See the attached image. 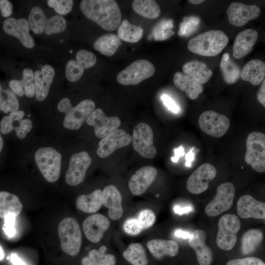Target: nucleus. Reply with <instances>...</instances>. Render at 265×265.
Returning a JSON list of instances; mask_svg holds the SVG:
<instances>
[{
    "mask_svg": "<svg viewBox=\"0 0 265 265\" xmlns=\"http://www.w3.org/2000/svg\"><path fill=\"white\" fill-rule=\"evenodd\" d=\"M238 217L232 214H226L219 219L218 230L216 238V243L220 249L231 250L237 240V233L240 228Z\"/></svg>",
    "mask_w": 265,
    "mask_h": 265,
    "instance_id": "obj_7",
    "label": "nucleus"
},
{
    "mask_svg": "<svg viewBox=\"0 0 265 265\" xmlns=\"http://www.w3.org/2000/svg\"><path fill=\"white\" fill-rule=\"evenodd\" d=\"M103 205L102 191L94 190L88 195H80L76 200V207L80 211L86 213H94L98 211Z\"/></svg>",
    "mask_w": 265,
    "mask_h": 265,
    "instance_id": "obj_29",
    "label": "nucleus"
},
{
    "mask_svg": "<svg viewBox=\"0 0 265 265\" xmlns=\"http://www.w3.org/2000/svg\"><path fill=\"white\" fill-rule=\"evenodd\" d=\"M188 1L193 4H200L204 1V0H189Z\"/></svg>",
    "mask_w": 265,
    "mask_h": 265,
    "instance_id": "obj_61",
    "label": "nucleus"
},
{
    "mask_svg": "<svg viewBox=\"0 0 265 265\" xmlns=\"http://www.w3.org/2000/svg\"><path fill=\"white\" fill-rule=\"evenodd\" d=\"M229 39L220 30H211L191 39L187 44L188 50L193 53L205 56H214L226 47Z\"/></svg>",
    "mask_w": 265,
    "mask_h": 265,
    "instance_id": "obj_2",
    "label": "nucleus"
},
{
    "mask_svg": "<svg viewBox=\"0 0 265 265\" xmlns=\"http://www.w3.org/2000/svg\"><path fill=\"white\" fill-rule=\"evenodd\" d=\"M157 175L158 171L154 167L146 166L139 168L129 182L131 192L136 196L142 194L154 182Z\"/></svg>",
    "mask_w": 265,
    "mask_h": 265,
    "instance_id": "obj_19",
    "label": "nucleus"
},
{
    "mask_svg": "<svg viewBox=\"0 0 265 265\" xmlns=\"http://www.w3.org/2000/svg\"><path fill=\"white\" fill-rule=\"evenodd\" d=\"M193 153L192 151H190L189 153H187L186 155V165L187 166H190V163L191 161L193 160Z\"/></svg>",
    "mask_w": 265,
    "mask_h": 265,
    "instance_id": "obj_60",
    "label": "nucleus"
},
{
    "mask_svg": "<svg viewBox=\"0 0 265 265\" xmlns=\"http://www.w3.org/2000/svg\"><path fill=\"white\" fill-rule=\"evenodd\" d=\"M23 209V205L16 195L6 191H0V218H4L10 214L18 215Z\"/></svg>",
    "mask_w": 265,
    "mask_h": 265,
    "instance_id": "obj_31",
    "label": "nucleus"
},
{
    "mask_svg": "<svg viewBox=\"0 0 265 265\" xmlns=\"http://www.w3.org/2000/svg\"><path fill=\"white\" fill-rule=\"evenodd\" d=\"M237 213L242 218H265V203L250 195L241 196L237 202Z\"/></svg>",
    "mask_w": 265,
    "mask_h": 265,
    "instance_id": "obj_20",
    "label": "nucleus"
},
{
    "mask_svg": "<svg viewBox=\"0 0 265 265\" xmlns=\"http://www.w3.org/2000/svg\"><path fill=\"white\" fill-rule=\"evenodd\" d=\"M137 219L142 229L145 230L154 225L156 217L153 211L150 209H144L139 212Z\"/></svg>",
    "mask_w": 265,
    "mask_h": 265,
    "instance_id": "obj_45",
    "label": "nucleus"
},
{
    "mask_svg": "<svg viewBox=\"0 0 265 265\" xmlns=\"http://www.w3.org/2000/svg\"><path fill=\"white\" fill-rule=\"evenodd\" d=\"M9 85L12 91L18 96L22 97L24 95V88L21 80H11Z\"/></svg>",
    "mask_w": 265,
    "mask_h": 265,
    "instance_id": "obj_53",
    "label": "nucleus"
},
{
    "mask_svg": "<svg viewBox=\"0 0 265 265\" xmlns=\"http://www.w3.org/2000/svg\"><path fill=\"white\" fill-rule=\"evenodd\" d=\"M109 226L110 222L106 216L97 213L85 219L82 224V229L86 238L90 241L97 243L103 238Z\"/></svg>",
    "mask_w": 265,
    "mask_h": 265,
    "instance_id": "obj_18",
    "label": "nucleus"
},
{
    "mask_svg": "<svg viewBox=\"0 0 265 265\" xmlns=\"http://www.w3.org/2000/svg\"><path fill=\"white\" fill-rule=\"evenodd\" d=\"M36 163L45 180L57 181L61 173L62 156L52 147L39 148L34 155Z\"/></svg>",
    "mask_w": 265,
    "mask_h": 265,
    "instance_id": "obj_5",
    "label": "nucleus"
},
{
    "mask_svg": "<svg viewBox=\"0 0 265 265\" xmlns=\"http://www.w3.org/2000/svg\"><path fill=\"white\" fill-rule=\"evenodd\" d=\"M3 29L6 33L17 38L26 48L34 47V41L29 33L30 27L26 19L8 18L3 24Z\"/></svg>",
    "mask_w": 265,
    "mask_h": 265,
    "instance_id": "obj_17",
    "label": "nucleus"
},
{
    "mask_svg": "<svg viewBox=\"0 0 265 265\" xmlns=\"http://www.w3.org/2000/svg\"><path fill=\"white\" fill-rule=\"evenodd\" d=\"M25 115V112L23 110H17L15 112H10L9 114L10 118L13 121H18L22 120Z\"/></svg>",
    "mask_w": 265,
    "mask_h": 265,
    "instance_id": "obj_55",
    "label": "nucleus"
},
{
    "mask_svg": "<svg viewBox=\"0 0 265 265\" xmlns=\"http://www.w3.org/2000/svg\"><path fill=\"white\" fill-rule=\"evenodd\" d=\"M132 137L133 147L141 156L147 159L156 156L157 149L154 145L153 132L148 124H137L133 129Z\"/></svg>",
    "mask_w": 265,
    "mask_h": 265,
    "instance_id": "obj_10",
    "label": "nucleus"
},
{
    "mask_svg": "<svg viewBox=\"0 0 265 265\" xmlns=\"http://www.w3.org/2000/svg\"><path fill=\"white\" fill-rule=\"evenodd\" d=\"M47 20L43 10L40 7L35 6L31 9L27 22L34 33L40 34L45 29Z\"/></svg>",
    "mask_w": 265,
    "mask_h": 265,
    "instance_id": "obj_38",
    "label": "nucleus"
},
{
    "mask_svg": "<svg viewBox=\"0 0 265 265\" xmlns=\"http://www.w3.org/2000/svg\"><path fill=\"white\" fill-rule=\"evenodd\" d=\"M91 159L85 151L73 155L70 159L68 169L65 175L67 184L76 186L85 179L86 171L91 163Z\"/></svg>",
    "mask_w": 265,
    "mask_h": 265,
    "instance_id": "obj_13",
    "label": "nucleus"
},
{
    "mask_svg": "<svg viewBox=\"0 0 265 265\" xmlns=\"http://www.w3.org/2000/svg\"><path fill=\"white\" fill-rule=\"evenodd\" d=\"M58 234L62 250L67 254L75 256L80 252L82 235L77 221L72 217H66L58 226Z\"/></svg>",
    "mask_w": 265,
    "mask_h": 265,
    "instance_id": "obj_4",
    "label": "nucleus"
},
{
    "mask_svg": "<svg viewBox=\"0 0 265 265\" xmlns=\"http://www.w3.org/2000/svg\"><path fill=\"white\" fill-rule=\"evenodd\" d=\"M13 5L7 0H0V10L3 17H9L12 13Z\"/></svg>",
    "mask_w": 265,
    "mask_h": 265,
    "instance_id": "obj_51",
    "label": "nucleus"
},
{
    "mask_svg": "<svg viewBox=\"0 0 265 265\" xmlns=\"http://www.w3.org/2000/svg\"><path fill=\"white\" fill-rule=\"evenodd\" d=\"M19 107L15 93L9 89H3L0 84V109L7 113L17 111Z\"/></svg>",
    "mask_w": 265,
    "mask_h": 265,
    "instance_id": "obj_39",
    "label": "nucleus"
},
{
    "mask_svg": "<svg viewBox=\"0 0 265 265\" xmlns=\"http://www.w3.org/2000/svg\"><path fill=\"white\" fill-rule=\"evenodd\" d=\"M161 99L164 105L171 111L174 113H178L179 110V106L175 102L167 95L164 94L161 97Z\"/></svg>",
    "mask_w": 265,
    "mask_h": 265,
    "instance_id": "obj_52",
    "label": "nucleus"
},
{
    "mask_svg": "<svg viewBox=\"0 0 265 265\" xmlns=\"http://www.w3.org/2000/svg\"><path fill=\"white\" fill-rule=\"evenodd\" d=\"M143 33V29L141 26L132 25L127 20L121 22L117 28V36L120 40L129 43L138 42Z\"/></svg>",
    "mask_w": 265,
    "mask_h": 265,
    "instance_id": "obj_36",
    "label": "nucleus"
},
{
    "mask_svg": "<svg viewBox=\"0 0 265 265\" xmlns=\"http://www.w3.org/2000/svg\"><path fill=\"white\" fill-rule=\"evenodd\" d=\"M95 108L94 102L89 99L83 100L76 106H73L68 98H63L57 106L58 110L65 114L64 127L72 130L79 129Z\"/></svg>",
    "mask_w": 265,
    "mask_h": 265,
    "instance_id": "obj_3",
    "label": "nucleus"
},
{
    "mask_svg": "<svg viewBox=\"0 0 265 265\" xmlns=\"http://www.w3.org/2000/svg\"><path fill=\"white\" fill-rule=\"evenodd\" d=\"M198 125L205 133L214 137H220L228 131L230 122L225 115L212 110H207L199 116Z\"/></svg>",
    "mask_w": 265,
    "mask_h": 265,
    "instance_id": "obj_11",
    "label": "nucleus"
},
{
    "mask_svg": "<svg viewBox=\"0 0 265 265\" xmlns=\"http://www.w3.org/2000/svg\"><path fill=\"white\" fill-rule=\"evenodd\" d=\"M132 140V136L122 129L102 138L98 143L97 154L102 158H106L118 149L129 145Z\"/></svg>",
    "mask_w": 265,
    "mask_h": 265,
    "instance_id": "obj_16",
    "label": "nucleus"
},
{
    "mask_svg": "<svg viewBox=\"0 0 265 265\" xmlns=\"http://www.w3.org/2000/svg\"><path fill=\"white\" fill-rule=\"evenodd\" d=\"M265 63L259 59L247 62L241 70L240 77L253 85L260 84L265 80Z\"/></svg>",
    "mask_w": 265,
    "mask_h": 265,
    "instance_id": "obj_26",
    "label": "nucleus"
},
{
    "mask_svg": "<svg viewBox=\"0 0 265 265\" xmlns=\"http://www.w3.org/2000/svg\"><path fill=\"white\" fill-rule=\"evenodd\" d=\"M174 234L176 236L183 238H188L190 235V234L188 232L184 231L181 229H177Z\"/></svg>",
    "mask_w": 265,
    "mask_h": 265,
    "instance_id": "obj_59",
    "label": "nucleus"
},
{
    "mask_svg": "<svg viewBox=\"0 0 265 265\" xmlns=\"http://www.w3.org/2000/svg\"><path fill=\"white\" fill-rule=\"evenodd\" d=\"M132 7L135 13L147 19H155L160 14L159 5L153 0H134Z\"/></svg>",
    "mask_w": 265,
    "mask_h": 265,
    "instance_id": "obj_35",
    "label": "nucleus"
},
{
    "mask_svg": "<svg viewBox=\"0 0 265 265\" xmlns=\"http://www.w3.org/2000/svg\"><path fill=\"white\" fill-rule=\"evenodd\" d=\"M76 60L85 69L93 67L96 63L97 58L92 52L81 50L76 54Z\"/></svg>",
    "mask_w": 265,
    "mask_h": 265,
    "instance_id": "obj_43",
    "label": "nucleus"
},
{
    "mask_svg": "<svg viewBox=\"0 0 265 265\" xmlns=\"http://www.w3.org/2000/svg\"><path fill=\"white\" fill-rule=\"evenodd\" d=\"M122 44L118 36L113 33H107L98 38L94 43V49L101 54L110 56Z\"/></svg>",
    "mask_w": 265,
    "mask_h": 265,
    "instance_id": "obj_32",
    "label": "nucleus"
},
{
    "mask_svg": "<svg viewBox=\"0 0 265 265\" xmlns=\"http://www.w3.org/2000/svg\"><path fill=\"white\" fill-rule=\"evenodd\" d=\"M184 74L191 77L200 84L207 82L213 75L206 64L199 60H192L183 66Z\"/></svg>",
    "mask_w": 265,
    "mask_h": 265,
    "instance_id": "obj_28",
    "label": "nucleus"
},
{
    "mask_svg": "<svg viewBox=\"0 0 265 265\" xmlns=\"http://www.w3.org/2000/svg\"><path fill=\"white\" fill-rule=\"evenodd\" d=\"M123 229L125 233L131 236L137 235L143 230L138 219L135 218L127 219L124 223Z\"/></svg>",
    "mask_w": 265,
    "mask_h": 265,
    "instance_id": "obj_46",
    "label": "nucleus"
},
{
    "mask_svg": "<svg viewBox=\"0 0 265 265\" xmlns=\"http://www.w3.org/2000/svg\"><path fill=\"white\" fill-rule=\"evenodd\" d=\"M155 72V67L151 62L146 59H139L120 72L116 80L124 85H137L152 77Z\"/></svg>",
    "mask_w": 265,
    "mask_h": 265,
    "instance_id": "obj_8",
    "label": "nucleus"
},
{
    "mask_svg": "<svg viewBox=\"0 0 265 265\" xmlns=\"http://www.w3.org/2000/svg\"><path fill=\"white\" fill-rule=\"evenodd\" d=\"M13 120L9 116H5L0 121V132L4 134H7L14 130L15 126L13 125Z\"/></svg>",
    "mask_w": 265,
    "mask_h": 265,
    "instance_id": "obj_50",
    "label": "nucleus"
},
{
    "mask_svg": "<svg viewBox=\"0 0 265 265\" xmlns=\"http://www.w3.org/2000/svg\"><path fill=\"white\" fill-rule=\"evenodd\" d=\"M216 170L214 166L206 163L196 169L188 177L186 184L188 191L198 194L206 191L209 183L216 177Z\"/></svg>",
    "mask_w": 265,
    "mask_h": 265,
    "instance_id": "obj_14",
    "label": "nucleus"
},
{
    "mask_svg": "<svg viewBox=\"0 0 265 265\" xmlns=\"http://www.w3.org/2000/svg\"><path fill=\"white\" fill-rule=\"evenodd\" d=\"M226 265H265V264L259 258L249 257L231 260L227 263Z\"/></svg>",
    "mask_w": 265,
    "mask_h": 265,
    "instance_id": "obj_49",
    "label": "nucleus"
},
{
    "mask_svg": "<svg viewBox=\"0 0 265 265\" xmlns=\"http://www.w3.org/2000/svg\"><path fill=\"white\" fill-rule=\"evenodd\" d=\"M16 216L10 214L4 218V223L2 229L8 238H13L16 234Z\"/></svg>",
    "mask_w": 265,
    "mask_h": 265,
    "instance_id": "obj_48",
    "label": "nucleus"
},
{
    "mask_svg": "<svg viewBox=\"0 0 265 265\" xmlns=\"http://www.w3.org/2000/svg\"><path fill=\"white\" fill-rule=\"evenodd\" d=\"M19 125L15 126V129L17 137L19 139H23L29 132L32 128V122L29 119H22L18 121Z\"/></svg>",
    "mask_w": 265,
    "mask_h": 265,
    "instance_id": "obj_47",
    "label": "nucleus"
},
{
    "mask_svg": "<svg viewBox=\"0 0 265 265\" xmlns=\"http://www.w3.org/2000/svg\"><path fill=\"white\" fill-rule=\"evenodd\" d=\"M236 189L234 185L229 182L220 184L216 189V194L207 205L206 214L211 217L217 216L228 211L232 206Z\"/></svg>",
    "mask_w": 265,
    "mask_h": 265,
    "instance_id": "obj_9",
    "label": "nucleus"
},
{
    "mask_svg": "<svg viewBox=\"0 0 265 265\" xmlns=\"http://www.w3.org/2000/svg\"><path fill=\"white\" fill-rule=\"evenodd\" d=\"M3 147V139L0 134V153L1 152Z\"/></svg>",
    "mask_w": 265,
    "mask_h": 265,
    "instance_id": "obj_63",
    "label": "nucleus"
},
{
    "mask_svg": "<svg viewBox=\"0 0 265 265\" xmlns=\"http://www.w3.org/2000/svg\"><path fill=\"white\" fill-rule=\"evenodd\" d=\"M245 162L259 173L265 171V135L259 132H253L247 136Z\"/></svg>",
    "mask_w": 265,
    "mask_h": 265,
    "instance_id": "obj_6",
    "label": "nucleus"
},
{
    "mask_svg": "<svg viewBox=\"0 0 265 265\" xmlns=\"http://www.w3.org/2000/svg\"><path fill=\"white\" fill-rule=\"evenodd\" d=\"M147 247L153 257L157 260H160L165 256H176L179 248L176 241L161 239H154L148 241Z\"/></svg>",
    "mask_w": 265,
    "mask_h": 265,
    "instance_id": "obj_25",
    "label": "nucleus"
},
{
    "mask_svg": "<svg viewBox=\"0 0 265 265\" xmlns=\"http://www.w3.org/2000/svg\"><path fill=\"white\" fill-rule=\"evenodd\" d=\"M84 69L74 59L68 61L65 69V75L67 79L70 82H76L82 77Z\"/></svg>",
    "mask_w": 265,
    "mask_h": 265,
    "instance_id": "obj_41",
    "label": "nucleus"
},
{
    "mask_svg": "<svg viewBox=\"0 0 265 265\" xmlns=\"http://www.w3.org/2000/svg\"><path fill=\"white\" fill-rule=\"evenodd\" d=\"M102 203L108 209V214L111 219L117 220L121 218L123 212L122 196L115 186L109 185L104 188Z\"/></svg>",
    "mask_w": 265,
    "mask_h": 265,
    "instance_id": "obj_22",
    "label": "nucleus"
},
{
    "mask_svg": "<svg viewBox=\"0 0 265 265\" xmlns=\"http://www.w3.org/2000/svg\"><path fill=\"white\" fill-rule=\"evenodd\" d=\"M175 85L191 100L196 99L204 90V87L191 77L180 72H176L173 77Z\"/></svg>",
    "mask_w": 265,
    "mask_h": 265,
    "instance_id": "obj_27",
    "label": "nucleus"
},
{
    "mask_svg": "<svg viewBox=\"0 0 265 265\" xmlns=\"http://www.w3.org/2000/svg\"><path fill=\"white\" fill-rule=\"evenodd\" d=\"M175 153V156L171 158V160L173 162H177L179 158L184 156L185 154L184 149L182 145L180 146L178 148L174 150Z\"/></svg>",
    "mask_w": 265,
    "mask_h": 265,
    "instance_id": "obj_56",
    "label": "nucleus"
},
{
    "mask_svg": "<svg viewBox=\"0 0 265 265\" xmlns=\"http://www.w3.org/2000/svg\"><path fill=\"white\" fill-rule=\"evenodd\" d=\"M10 261L13 265H26L25 262L15 253L11 254L10 256Z\"/></svg>",
    "mask_w": 265,
    "mask_h": 265,
    "instance_id": "obj_57",
    "label": "nucleus"
},
{
    "mask_svg": "<svg viewBox=\"0 0 265 265\" xmlns=\"http://www.w3.org/2000/svg\"><path fill=\"white\" fill-rule=\"evenodd\" d=\"M257 99L259 102L265 107V80L262 82V84L257 93Z\"/></svg>",
    "mask_w": 265,
    "mask_h": 265,
    "instance_id": "obj_54",
    "label": "nucleus"
},
{
    "mask_svg": "<svg viewBox=\"0 0 265 265\" xmlns=\"http://www.w3.org/2000/svg\"><path fill=\"white\" fill-rule=\"evenodd\" d=\"M24 88V94L28 98H32L35 94L34 73L30 68H25L20 80Z\"/></svg>",
    "mask_w": 265,
    "mask_h": 265,
    "instance_id": "obj_42",
    "label": "nucleus"
},
{
    "mask_svg": "<svg viewBox=\"0 0 265 265\" xmlns=\"http://www.w3.org/2000/svg\"><path fill=\"white\" fill-rule=\"evenodd\" d=\"M261 9L256 5H246L241 2H233L229 5L227 14L229 23L236 26L240 27L249 21L257 18Z\"/></svg>",
    "mask_w": 265,
    "mask_h": 265,
    "instance_id": "obj_15",
    "label": "nucleus"
},
{
    "mask_svg": "<svg viewBox=\"0 0 265 265\" xmlns=\"http://www.w3.org/2000/svg\"><path fill=\"white\" fill-rule=\"evenodd\" d=\"M205 231L196 230L188 238L189 245L194 250L199 265H210L212 261V253L206 243Z\"/></svg>",
    "mask_w": 265,
    "mask_h": 265,
    "instance_id": "obj_21",
    "label": "nucleus"
},
{
    "mask_svg": "<svg viewBox=\"0 0 265 265\" xmlns=\"http://www.w3.org/2000/svg\"><path fill=\"white\" fill-rule=\"evenodd\" d=\"M220 68L223 78L227 84L235 83L240 77V67L230 58L228 53L223 54Z\"/></svg>",
    "mask_w": 265,
    "mask_h": 265,
    "instance_id": "obj_34",
    "label": "nucleus"
},
{
    "mask_svg": "<svg viewBox=\"0 0 265 265\" xmlns=\"http://www.w3.org/2000/svg\"><path fill=\"white\" fill-rule=\"evenodd\" d=\"M80 8L86 17L106 30L114 31L121 23V11L114 0H83Z\"/></svg>",
    "mask_w": 265,
    "mask_h": 265,
    "instance_id": "obj_1",
    "label": "nucleus"
},
{
    "mask_svg": "<svg viewBox=\"0 0 265 265\" xmlns=\"http://www.w3.org/2000/svg\"><path fill=\"white\" fill-rule=\"evenodd\" d=\"M258 37L257 31L248 28L240 32L236 36L233 48V56L240 59L250 53Z\"/></svg>",
    "mask_w": 265,
    "mask_h": 265,
    "instance_id": "obj_24",
    "label": "nucleus"
},
{
    "mask_svg": "<svg viewBox=\"0 0 265 265\" xmlns=\"http://www.w3.org/2000/svg\"><path fill=\"white\" fill-rule=\"evenodd\" d=\"M48 5L59 15H66L71 11L74 1L72 0H49Z\"/></svg>",
    "mask_w": 265,
    "mask_h": 265,
    "instance_id": "obj_44",
    "label": "nucleus"
},
{
    "mask_svg": "<svg viewBox=\"0 0 265 265\" xmlns=\"http://www.w3.org/2000/svg\"><path fill=\"white\" fill-rule=\"evenodd\" d=\"M4 252L2 250V248L0 246V260H2L4 258Z\"/></svg>",
    "mask_w": 265,
    "mask_h": 265,
    "instance_id": "obj_62",
    "label": "nucleus"
},
{
    "mask_svg": "<svg viewBox=\"0 0 265 265\" xmlns=\"http://www.w3.org/2000/svg\"><path fill=\"white\" fill-rule=\"evenodd\" d=\"M122 256L131 265H149L147 254L142 245L139 243L130 244L124 251Z\"/></svg>",
    "mask_w": 265,
    "mask_h": 265,
    "instance_id": "obj_33",
    "label": "nucleus"
},
{
    "mask_svg": "<svg viewBox=\"0 0 265 265\" xmlns=\"http://www.w3.org/2000/svg\"><path fill=\"white\" fill-rule=\"evenodd\" d=\"M55 75L54 68L50 65H45L41 70L34 73L35 94L39 101L44 100L47 97L51 85Z\"/></svg>",
    "mask_w": 265,
    "mask_h": 265,
    "instance_id": "obj_23",
    "label": "nucleus"
},
{
    "mask_svg": "<svg viewBox=\"0 0 265 265\" xmlns=\"http://www.w3.org/2000/svg\"><path fill=\"white\" fill-rule=\"evenodd\" d=\"M174 210L175 213L179 214H183L185 212L192 211V208L190 207L181 208L176 205L174 207Z\"/></svg>",
    "mask_w": 265,
    "mask_h": 265,
    "instance_id": "obj_58",
    "label": "nucleus"
},
{
    "mask_svg": "<svg viewBox=\"0 0 265 265\" xmlns=\"http://www.w3.org/2000/svg\"><path fill=\"white\" fill-rule=\"evenodd\" d=\"M67 26L65 18L56 15L48 19L45 27V32L47 35L57 33L63 31Z\"/></svg>",
    "mask_w": 265,
    "mask_h": 265,
    "instance_id": "obj_40",
    "label": "nucleus"
},
{
    "mask_svg": "<svg viewBox=\"0 0 265 265\" xmlns=\"http://www.w3.org/2000/svg\"><path fill=\"white\" fill-rule=\"evenodd\" d=\"M87 124L94 127L96 136L103 138L117 131L121 120L117 116H106L101 108L95 109L86 120Z\"/></svg>",
    "mask_w": 265,
    "mask_h": 265,
    "instance_id": "obj_12",
    "label": "nucleus"
},
{
    "mask_svg": "<svg viewBox=\"0 0 265 265\" xmlns=\"http://www.w3.org/2000/svg\"><path fill=\"white\" fill-rule=\"evenodd\" d=\"M107 247L101 246L99 249H93L81 261L82 265H116L117 259L112 254L106 253Z\"/></svg>",
    "mask_w": 265,
    "mask_h": 265,
    "instance_id": "obj_30",
    "label": "nucleus"
},
{
    "mask_svg": "<svg viewBox=\"0 0 265 265\" xmlns=\"http://www.w3.org/2000/svg\"><path fill=\"white\" fill-rule=\"evenodd\" d=\"M263 234L258 229H251L246 231L241 238V250L243 254L248 255L254 252L262 243Z\"/></svg>",
    "mask_w": 265,
    "mask_h": 265,
    "instance_id": "obj_37",
    "label": "nucleus"
}]
</instances>
